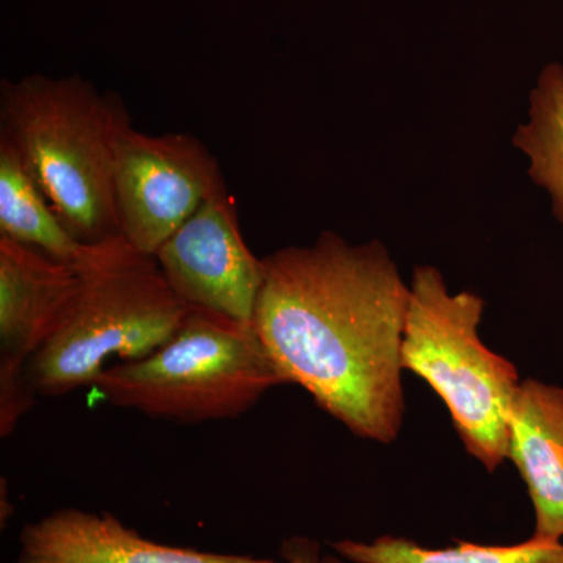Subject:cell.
<instances>
[{
  "label": "cell",
  "mask_w": 563,
  "mask_h": 563,
  "mask_svg": "<svg viewBox=\"0 0 563 563\" xmlns=\"http://www.w3.org/2000/svg\"><path fill=\"white\" fill-rule=\"evenodd\" d=\"M282 558L287 563H343L331 555H322L312 540L292 539L282 547Z\"/></svg>",
  "instance_id": "5bb4252c"
},
{
  "label": "cell",
  "mask_w": 563,
  "mask_h": 563,
  "mask_svg": "<svg viewBox=\"0 0 563 563\" xmlns=\"http://www.w3.org/2000/svg\"><path fill=\"white\" fill-rule=\"evenodd\" d=\"M254 325L287 384L361 439L402 428V336L410 287L379 242L324 232L262 258Z\"/></svg>",
  "instance_id": "6da1fadb"
},
{
  "label": "cell",
  "mask_w": 563,
  "mask_h": 563,
  "mask_svg": "<svg viewBox=\"0 0 563 563\" xmlns=\"http://www.w3.org/2000/svg\"><path fill=\"white\" fill-rule=\"evenodd\" d=\"M0 236L33 247L55 261L77 262L85 244L63 225L33 179L20 152L0 135Z\"/></svg>",
  "instance_id": "8fae6325"
},
{
  "label": "cell",
  "mask_w": 563,
  "mask_h": 563,
  "mask_svg": "<svg viewBox=\"0 0 563 563\" xmlns=\"http://www.w3.org/2000/svg\"><path fill=\"white\" fill-rule=\"evenodd\" d=\"M285 384L254 324L190 307L168 343L107 366L92 387L121 409L203 422L240 417Z\"/></svg>",
  "instance_id": "277c9868"
},
{
  "label": "cell",
  "mask_w": 563,
  "mask_h": 563,
  "mask_svg": "<svg viewBox=\"0 0 563 563\" xmlns=\"http://www.w3.org/2000/svg\"><path fill=\"white\" fill-rule=\"evenodd\" d=\"M515 146L528 155L529 176L550 192L563 224V66L550 63L531 92L529 121L518 128Z\"/></svg>",
  "instance_id": "4fadbf2b"
},
{
  "label": "cell",
  "mask_w": 563,
  "mask_h": 563,
  "mask_svg": "<svg viewBox=\"0 0 563 563\" xmlns=\"http://www.w3.org/2000/svg\"><path fill=\"white\" fill-rule=\"evenodd\" d=\"M485 303L451 292L442 273L418 266L410 285L402 368L440 396L470 455L493 473L507 461L510 413L521 379L512 362L479 339Z\"/></svg>",
  "instance_id": "5b68a950"
},
{
  "label": "cell",
  "mask_w": 563,
  "mask_h": 563,
  "mask_svg": "<svg viewBox=\"0 0 563 563\" xmlns=\"http://www.w3.org/2000/svg\"><path fill=\"white\" fill-rule=\"evenodd\" d=\"M16 563H287L209 553L141 537L114 515L54 510L22 528Z\"/></svg>",
  "instance_id": "9c48e42d"
},
{
  "label": "cell",
  "mask_w": 563,
  "mask_h": 563,
  "mask_svg": "<svg viewBox=\"0 0 563 563\" xmlns=\"http://www.w3.org/2000/svg\"><path fill=\"white\" fill-rule=\"evenodd\" d=\"M74 266L79 273L76 299L29 365L38 395L92 387L111 358L146 357L176 335L190 312L155 257L136 251L122 235L85 244Z\"/></svg>",
  "instance_id": "3957f363"
},
{
  "label": "cell",
  "mask_w": 563,
  "mask_h": 563,
  "mask_svg": "<svg viewBox=\"0 0 563 563\" xmlns=\"http://www.w3.org/2000/svg\"><path fill=\"white\" fill-rule=\"evenodd\" d=\"M507 461L528 488L540 540L563 539V388L521 380L510 413Z\"/></svg>",
  "instance_id": "30bf717a"
},
{
  "label": "cell",
  "mask_w": 563,
  "mask_h": 563,
  "mask_svg": "<svg viewBox=\"0 0 563 563\" xmlns=\"http://www.w3.org/2000/svg\"><path fill=\"white\" fill-rule=\"evenodd\" d=\"M220 163L191 133H122L114 162L121 235L155 257L203 201L224 187Z\"/></svg>",
  "instance_id": "8992f818"
},
{
  "label": "cell",
  "mask_w": 563,
  "mask_h": 563,
  "mask_svg": "<svg viewBox=\"0 0 563 563\" xmlns=\"http://www.w3.org/2000/svg\"><path fill=\"white\" fill-rule=\"evenodd\" d=\"M131 125L121 98L80 76L2 80L0 135L20 152L63 225L81 244L121 235L114 162Z\"/></svg>",
  "instance_id": "7a4b0ae2"
},
{
  "label": "cell",
  "mask_w": 563,
  "mask_h": 563,
  "mask_svg": "<svg viewBox=\"0 0 563 563\" xmlns=\"http://www.w3.org/2000/svg\"><path fill=\"white\" fill-rule=\"evenodd\" d=\"M340 558L352 563H563V543L536 537L510 547L457 543L432 550L401 537H379L373 542L340 540L332 543Z\"/></svg>",
  "instance_id": "7c38bea8"
},
{
  "label": "cell",
  "mask_w": 563,
  "mask_h": 563,
  "mask_svg": "<svg viewBox=\"0 0 563 563\" xmlns=\"http://www.w3.org/2000/svg\"><path fill=\"white\" fill-rule=\"evenodd\" d=\"M155 261L191 309L254 324L265 272L244 242L225 185L163 244Z\"/></svg>",
  "instance_id": "ba28073f"
},
{
  "label": "cell",
  "mask_w": 563,
  "mask_h": 563,
  "mask_svg": "<svg viewBox=\"0 0 563 563\" xmlns=\"http://www.w3.org/2000/svg\"><path fill=\"white\" fill-rule=\"evenodd\" d=\"M79 290L70 263L0 236V437L32 409V358L57 333Z\"/></svg>",
  "instance_id": "52a82bcc"
}]
</instances>
